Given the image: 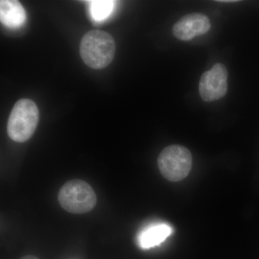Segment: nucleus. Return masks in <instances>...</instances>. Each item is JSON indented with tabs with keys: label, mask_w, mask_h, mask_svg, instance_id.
<instances>
[{
	"label": "nucleus",
	"mask_w": 259,
	"mask_h": 259,
	"mask_svg": "<svg viewBox=\"0 0 259 259\" xmlns=\"http://www.w3.org/2000/svg\"><path fill=\"white\" fill-rule=\"evenodd\" d=\"M115 49V40L110 34L101 30H91L81 39L79 52L89 67L102 69L113 60Z\"/></svg>",
	"instance_id": "nucleus-1"
},
{
	"label": "nucleus",
	"mask_w": 259,
	"mask_h": 259,
	"mask_svg": "<svg viewBox=\"0 0 259 259\" xmlns=\"http://www.w3.org/2000/svg\"><path fill=\"white\" fill-rule=\"evenodd\" d=\"M39 121L36 104L29 99L17 102L10 112L8 122V134L15 142L23 143L32 137Z\"/></svg>",
	"instance_id": "nucleus-2"
},
{
	"label": "nucleus",
	"mask_w": 259,
	"mask_h": 259,
	"mask_svg": "<svg viewBox=\"0 0 259 259\" xmlns=\"http://www.w3.org/2000/svg\"><path fill=\"white\" fill-rule=\"evenodd\" d=\"M58 197L61 207L73 214L90 212L97 204L95 191L83 180H74L65 183Z\"/></svg>",
	"instance_id": "nucleus-3"
},
{
	"label": "nucleus",
	"mask_w": 259,
	"mask_h": 259,
	"mask_svg": "<svg viewBox=\"0 0 259 259\" xmlns=\"http://www.w3.org/2000/svg\"><path fill=\"white\" fill-rule=\"evenodd\" d=\"M158 166L166 180L180 182L188 176L192 169V153L180 145L167 146L158 156Z\"/></svg>",
	"instance_id": "nucleus-4"
},
{
	"label": "nucleus",
	"mask_w": 259,
	"mask_h": 259,
	"mask_svg": "<svg viewBox=\"0 0 259 259\" xmlns=\"http://www.w3.org/2000/svg\"><path fill=\"white\" fill-rule=\"evenodd\" d=\"M228 90V72L221 63L214 64L209 71L201 76L199 83V95L205 102L221 100Z\"/></svg>",
	"instance_id": "nucleus-5"
},
{
	"label": "nucleus",
	"mask_w": 259,
	"mask_h": 259,
	"mask_svg": "<svg viewBox=\"0 0 259 259\" xmlns=\"http://www.w3.org/2000/svg\"><path fill=\"white\" fill-rule=\"evenodd\" d=\"M211 23L207 15L202 13L186 15L175 24L172 32L180 40L188 41L209 31Z\"/></svg>",
	"instance_id": "nucleus-6"
},
{
	"label": "nucleus",
	"mask_w": 259,
	"mask_h": 259,
	"mask_svg": "<svg viewBox=\"0 0 259 259\" xmlns=\"http://www.w3.org/2000/svg\"><path fill=\"white\" fill-rule=\"evenodd\" d=\"M0 20L8 28H20L26 20V13L20 2L16 0H1Z\"/></svg>",
	"instance_id": "nucleus-7"
},
{
	"label": "nucleus",
	"mask_w": 259,
	"mask_h": 259,
	"mask_svg": "<svg viewBox=\"0 0 259 259\" xmlns=\"http://www.w3.org/2000/svg\"><path fill=\"white\" fill-rule=\"evenodd\" d=\"M171 233V227L165 223L151 225L139 233L138 243L143 249H149L161 244Z\"/></svg>",
	"instance_id": "nucleus-8"
},
{
	"label": "nucleus",
	"mask_w": 259,
	"mask_h": 259,
	"mask_svg": "<svg viewBox=\"0 0 259 259\" xmlns=\"http://www.w3.org/2000/svg\"><path fill=\"white\" fill-rule=\"evenodd\" d=\"M115 3V1H111V0L90 1V12L92 18L95 21H103L112 13Z\"/></svg>",
	"instance_id": "nucleus-9"
},
{
	"label": "nucleus",
	"mask_w": 259,
	"mask_h": 259,
	"mask_svg": "<svg viewBox=\"0 0 259 259\" xmlns=\"http://www.w3.org/2000/svg\"><path fill=\"white\" fill-rule=\"evenodd\" d=\"M20 259H39L38 258H37L36 256H34V255H25V256L23 257V258Z\"/></svg>",
	"instance_id": "nucleus-10"
},
{
	"label": "nucleus",
	"mask_w": 259,
	"mask_h": 259,
	"mask_svg": "<svg viewBox=\"0 0 259 259\" xmlns=\"http://www.w3.org/2000/svg\"><path fill=\"white\" fill-rule=\"evenodd\" d=\"M218 2H220V3H236V2H238V1H236V0H221V1H218Z\"/></svg>",
	"instance_id": "nucleus-11"
}]
</instances>
